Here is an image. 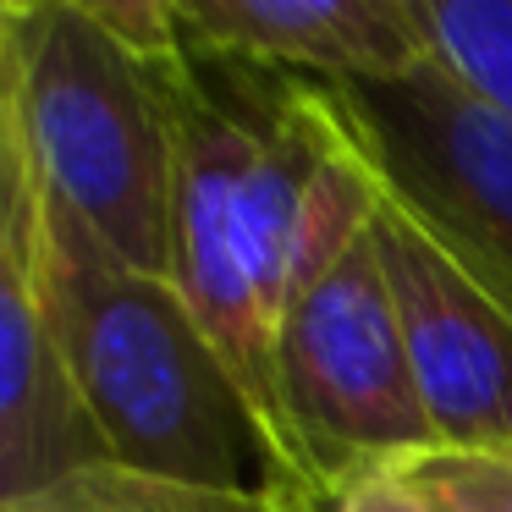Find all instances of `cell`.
<instances>
[{"instance_id":"obj_1","label":"cell","mask_w":512,"mask_h":512,"mask_svg":"<svg viewBox=\"0 0 512 512\" xmlns=\"http://www.w3.org/2000/svg\"><path fill=\"white\" fill-rule=\"evenodd\" d=\"M45 325L105 463L325 512L171 276L127 265L39 182Z\"/></svg>"},{"instance_id":"obj_2","label":"cell","mask_w":512,"mask_h":512,"mask_svg":"<svg viewBox=\"0 0 512 512\" xmlns=\"http://www.w3.org/2000/svg\"><path fill=\"white\" fill-rule=\"evenodd\" d=\"M0 34L39 182L127 265L171 276L177 89L193 56H133L89 0H0Z\"/></svg>"},{"instance_id":"obj_3","label":"cell","mask_w":512,"mask_h":512,"mask_svg":"<svg viewBox=\"0 0 512 512\" xmlns=\"http://www.w3.org/2000/svg\"><path fill=\"white\" fill-rule=\"evenodd\" d=\"M276 380L292 452L325 507L358 479L402 474L441 452L375 237H358L292 298L276 331Z\"/></svg>"},{"instance_id":"obj_4","label":"cell","mask_w":512,"mask_h":512,"mask_svg":"<svg viewBox=\"0 0 512 512\" xmlns=\"http://www.w3.org/2000/svg\"><path fill=\"white\" fill-rule=\"evenodd\" d=\"M380 188L512 303V116L441 56L391 83H331Z\"/></svg>"},{"instance_id":"obj_5","label":"cell","mask_w":512,"mask_h":512,"mask_svg":"<svg viewBox=\"0 0 512 512\" xmlns=\"http://www.w3.org/2000/svg\"><path fill=\"white\" fill-rule=\"evenodd\" d=\"M391 287L408 364L441 452L507 457L512 452V303L446 248L408 204L380 188L369 221Z\"/></svg>"},{"instance_id":"obj_6","label":"cell","mask_w":512,"mask_h":512,"mask_svg":"<svg viewBox=\"0 0 512 512\" xmlns=\"http://www.w3.org/2000/svg\"><path fill=\"white\" fill-rule=\"evenodd\" d=\"M105 463L45 325L39 281V171L17 122L6 34H0V501Z\"/></svg>"},{"instance_id":"obj_7","label":"cell","mask_w":512,"mask_h":512,"mask_svg":"<svg viewBox=\"0 0 512 512\" xmlns=\"http://www.w3.org/2000/svg\"><path fill=\"white\" fill-rule=\"evenodd\" d=\"M193 56L314 83H391L435 61L424 0H177Z\"/></svg>"},{"instance_id":"obj_8","label":"cell","mask_w":512,"mask_h":512,"mask_svg":"<svg viewBox=\"0 0 512 512\" xmlns=\"http://www.w3.org/2000/svg\"><path fill=\"white\" fill-rule=\"evenodd\" d=\"M28 512H298V507L265 501V496L182 485V479L133 474L122 463H89L78 474L45 485L39 496H28Z\"/></svg>"},{"instance_id":"obj_9","label":"cell","mask_w":512,"mask_h":512,"mask_svg":"<svg viewBox=\"0 0 512 512\" xmlns=\"http://www.w3.org/2000/svg\"><path fill=\"white\" fill-rule=\"evenodd\" d=\"M435 56L512 116V0H424Z\"/></svg>"},{"instance_id":"obj_10","label":"cell","mask_w":512,"mask_h":512,"mask_svg":"<svg viewBox=\"0 0 512 512\" xmlns=\"http://www.w3.org/2000/svg\"><path fill=\"white\" fill-rule=\"evenodd\" d=\"M413 474H424L430 485H441L446 496L468 501L479 512H512V463L507 457H457L435 452L424 463H413Z\"/></svg>"},{"instance_id":"obj_11","label":"cell","mask_w":512,"mask_h":512,"mask_svg":"<svg viewBox=\"0 0 512 512\" xmlns=\"http://www.w3.org/2000/svg\"><path fill=\"white\" fill-rule=\"evenodd\" d=\"M331 512H435V507L413 474H375V479H358Z\"/></svg>"},{"instance_id":"obj_12","label":"cell","mask_w":512,"mask_h":512,"mask_svg":"<svg viewBox=\"0 0 512 512\" xmlns=\"http://www.w3.org/2000/svg\"><path fill=\"white\" fill-rule=\"evenodd\" d=\"M402 474H413V468H402ZM413 479H419V485H424V496H430V507H435V512H479V507H468V501L446 496L441 485H430V479H424V474H413Z\"/></svg>"},{"instance_id":"obj_13","label":"cell","mask_w":512,"mask_h":512,"mask_svg":"<svg viewBox=\"0 0 512 512\" xmlns=\"http://www.w3.org/2000/svg\"><path fill=\"white\" fill-rule=\"evenodd\" d=\"M0 512H28V501H0Z\"/></svg>"},{"instance_id":"obj_14","label":"cell","mask_w":512,"mask_h":512,"mask_svg":"<svg viewBox=\"0 0 512 512\" xmlns=\"http://www.w3.org/2000/svg\"><path fill=\"white\" fill-rule=\"evenodd\" d=\"M507 463H512V452H507Z\"/></svg>"}]
</instances>
